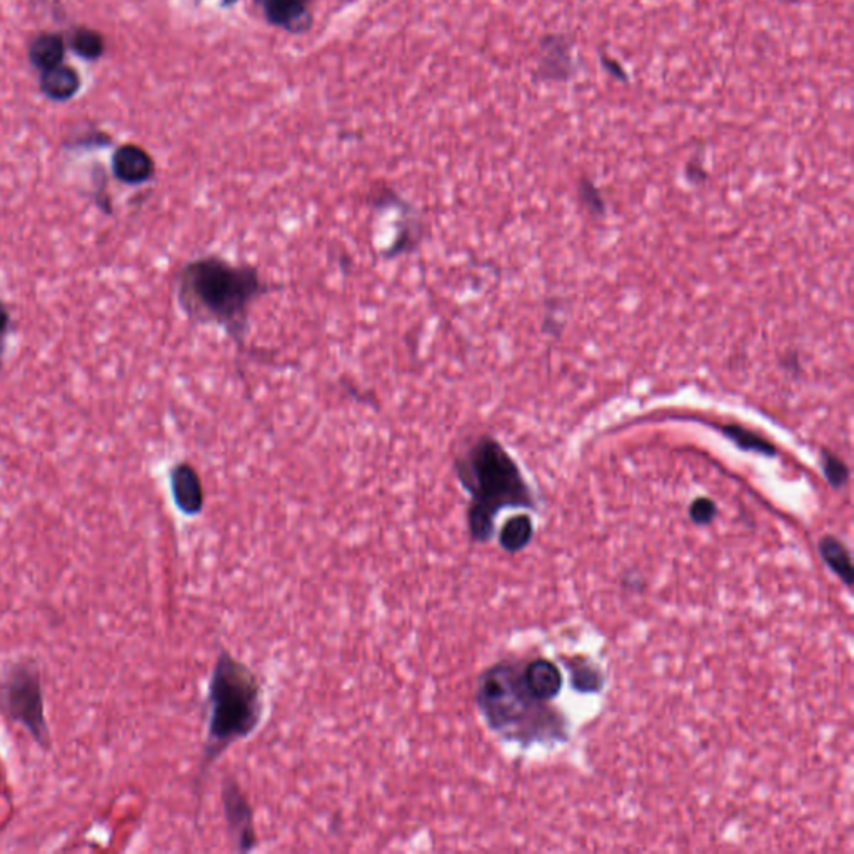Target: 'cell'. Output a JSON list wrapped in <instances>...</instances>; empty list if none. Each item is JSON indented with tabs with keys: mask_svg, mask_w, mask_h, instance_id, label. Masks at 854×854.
<instances>
[{
	"mask_svg": "<svg viewBox=\"0 0 854 854\" xmlns=\"http://www.w3.org/2000/svg\"><path fill=\"white\" fill-rule=\"evenodd\" d=\"M112 174L126 186H142L156 177V162L144 147L122 144L111 159Z\"/></svg>",
	"mask_w": 854,
	"mask_h": 854,
	"instance_id": "cell-8",
	"label": "cell"
},
{
	"mask_svg": "<svg viewBox=\"0 0 854 854\" xmlns=\"http://www.w3.org/2000/svg\"><path fill=\"white\" fill-rule=\"evenodd\" d=\"M723 433L726 438L731 439L739 449H744V451H756V453L764 454V456H769V458L776 454L773 444L768 443L766 439L759 438V436L751 433L748 429H744V427L736 426V424L723 426Z\"/></svg>",
	"mask_w": 854,
	"mask_h": 854,
	"instance_id": "cell-16",
	"label": "cell"
},
{
	"mask_svg": "<svg viewBox=\"0 0 854 854\" xmlns=\"http://www.w3.org/2000/svg\"><path fill=\"white\" fill-rule=\"evenodd\" d=\"M0 709L14 723L21 724L42 748L51 746L46 699L36 664L17 661L0 676Z\"/></svg>",
	"mask_w": 854,
	"mask_h": 854,
	"instance_id": "cell-5",
	"label": "cell"
},
{
	"mask_svg": "<svg viewBox=\"0 0 854 854\" xmlns=\"http://www.w3.org/2000/svg\"><path fill=\"white\" fill-rule=\"evenodd\" d=\"M66 36L56 31H41L34 34L27 44V59L36 71H51L66 64Z\"/></svg>",
	"mask_w": 854,
	"mask_h": 854,
	"instance_id": "cell-9",
	"label": "cell"
},
{
	"mask_svg": "<svg viewBox=\"0 0 854 854\" xmlns=\"http://www.w3.org/2000/svg\"><path fill=\"white\" fill-rule=\"evenodd\" d=\"M459 486L469 496L468 531L473 543H489L504 509H534L533 491L518 463L498 439L481 434L453 461Z\"/></svg>",
	"mask_w": 854,
	"mask_h": 854,
	"instance_id": "cell-2",
	"label": "cell"
},
{
	"mask_svg": "<svg viewBox=\"0 0 854 854\" xmlns=\"http://www.w3.org/2000/svg\"><path fill=\"white\" fill-rule=\"evenodd\" d=\"M169 488H171L172 503L179 513L187 518H194L204 511L206 506L204 484L192 464L182 461L172 466L169 471Z\"/></svg>",
	"mask_w": 854,
	"mask_h": 854,
	"instance_id": "cell-7",
	"label": "cell"
},
{
	"mask_svg": "<svg viewBox=\"0 0 854 854\" xmlns=\"http://www.w3.org/2000/svg\"><path fill=\"white\" fill-rule=\"evenodd\" d=\"M474 701L488 728L513 741L538 738L541 726V701L529 693L523 669L511 661L484 669L479 674Z\"/></svg>",
	"mask_w": 854,
	"mask_h": 854,
	"instance_id": "cell-4",
	"label": "cell"
},
{
	"mask_svg": "<svg viewBox=\"0 0 854 854\" xmlns=\"http://www.w3.org/2000/svg\"><path fill=\"white\" fill-rule=\"evenodd\" d=\"M11 324V312L7 309L4 301H0V366H2V356H4V347H6V336L9 329H11Z\"/></svg>",
	"mask_w": 854,
	"mask_h": 854,
	"instance_id": "cell-20",
	"label": "cell"
},
{
	"mask_svg": "<svg viewBox=\"0 0 854 854\" xmlns=\"http://www.w3.org/2000/svg\"><path fill=\"white\" fill-rule=\"evenodd\" d=\"M819 554L824 563L828 564L831 571L843 581L848 588L854 583V569L851 563V554L838 538L824 536L818 544Z\"/></svg>",
	"mask_w": 854,
	"mask_h": 854,
	"instance_id": "cell-14",
	"label": "cell"
},
{
	"mask_svg": "<svg viewBox=\"0 0 854 854\" xmlns=\"http://www.w3.org/2000/svg\"><path fill=\"white\" fill-rule=\"evenodd\" d=\"M207 731L199 778L234 746L259 731L267 713L266 691L249 664L227 649L217 654L206 696Z\"/></svg>",
	"mask_w": 854,
	"mask_h": 854,
	"instance_id": "cell-3",
	"label": "cell"
},
{
	"mask_svg": "<svg viewBox=\"0 0 854 854\" xmlns=\"http://www.w3.org/2000/svg\"><path fill=\"white\" fill-rule=\"evenodd\" d=\"M82 77L76 67L69 64L54 67L51 71L41 72L39 91L52 102H67L81 92Z\"/></svg>",
	"mask_w": 854,
	"mask_h": 854,
	"instance_id": "cell-12",
	"label": "cell"
},
{
	"mask_svg": "<svg viewBox=\"0 0 854 854\" xmlns=\"http://www.w3.org/2000/svg\"><path fill=\"white\" fill-rule=\"evenodd\" d=\"M279 287L246 262L219 254L197 256L182 264L174 277L177 304L197 326L219 327L237 351H247L252 307Z\"/></svg>",
	"mask_w": 854,
	"mask_h": 854,
	"instance_id": "cell-1",
	"label": "cell"
},
{
	"mask_svg": "<svg viewBox=\"0 0 854 854\" xmlns=\"http://www.w3.org/2000/svg\"><path fill=\"white\" fill-rule=\"evenodd\" d=\"M67 49L87 62H96L106 56L107 41L94 27L77 26L66 37Z\"/></svg>",
	"mask_w": 854,
	"mask_h": 854,
	"instance_id": "cell-13",
	"label": "cell"
},
{
	"mask_svg": "<svg viewBox=\"0 0 854 854\" xmlns=\"http://www.w3.org/2000/svg\"><path fill=\"white\" fill-rule=\"evenodd\" d=\"M823 471L824 476L828 479V483L833 488H841L848 481L849 471L846 468V464L841 459L833 456V454L826 453V451L823 453Z\"/></svg>",
	"mask_w": 854,
	"mask_h": 854,
	"instance_id": "cell-17",
	"label": "cell"
},
{
	"mask_svg": "<svg viewBox=\"0 0 854 854\" xmlns=\"http://www.w3.org/2000/svg\"><path fill=\"white\" fill-rule=\"evenodd\" d=\"M237 2H239V0H222V6H234V4H237Z\"/></svg>",
	"mask_w": 854,
	"mask_h": 854,
	"instance_id": "cell-22",
	"label": "cell"
},
{
	"mask_svg": "<svg viewBox=\"0 0 854 854\" xmlns=\"http://www.w3.org/2000/svg\"><path fill=\"white\" fill-rule=\"evenodd\" d=\"M523 679L531 696L541 703L556 698L563 688V676L556 664L548 659H536L529 663L523 669Z\"/></svg>",
	"mask_w": 854,
	"mask_h": 854,
	"instance_id": "cell-11",
	"label": "cell"
},
{
	"mask_svg": "<svg viewBox=\"0 0 854 854\" xmlns=\"http://www.w3.org/2000/svg\"><path fill=\"white\" fill-rule=\"evenodd\" d=\"M222 813L227 836L236 853H251L259 846L256 813L236 776H226L221 788Z\"/></svg>",
	"mask_w": 854,
	"mask_h": 854,
	"instance_id": "cell-6",
	"label": "cell"
},
{
	"mask_svg": "<svg viewBox=\"0 0 854 854\" xmlns=\"http://www.w3.org/2000/svg\"><path fill=\"white\" fill-rule=\"evenodd\" d=\"M264 9L267 21L272 26L282 27L286 31L301 34L312 24V16L307 11V0H257Z\"/></svg>",
	"mask_w": 854,
	"mask_h": 854,
	"instance_id": "cell-10",
	"label": "cell"
},
{
	"mask_svg": "<svg viewBox=\"0 0 854 854\" xmlns=\"http://www.w3.org/2000/svg\"><path fill=\"white\" fill-rule=\"evenodd\" d=\"M533 521L526 514H519L509 518L499 533V544L509 554H516L528 548L533 541Z\"/></svg>",
	"mask_w": 854,
	"mask_h": 854,
	"instance_id": "cell-15",
	"label": "cell"
},
{
	"mask_svg": "<svg viewBox=\"0 0 854 854\" xmlns=\"http://www.w3.org/2000/svg\"><path fill=\"white\" fill-rule=\"evenodd\" d=\"M718 516V508L714 501L708 498H698L689 508V518L698 526H706Z\"/></svg>",
	"mask_w": 854,
	"mask_h": 854,
	"instance_id": "cell-19",
	"label": "cell"
},
{
	"mask_svg": "<svg viewBox=\"0 0 854 854\" xmlns=\"http://www.w3.org/2000/svg\"><path fill=\"white\" fill-rule=\"evenodd\" d=\"M601 684V676L591 666H581L573 674V686L579 693H598Z\"/></svg>",
	"mask_w": 854,
	"mask_h": 854,
	"instance_id": "cell-18",
	"label": "cell"
},
{
	"mask_svg": "<svg viewBox=\"0 0 854 854\" xmlns=\"http://www.w3.org/2000/svg\"><path fill=\"white\" fill-rule=\"evenodd\" d=\"M583 197L588 202V206H591L594 201V206H596V211H603V201L599 199L598 192L594 191L591 184H584Z\"/></svg>",
	"mask_w": 854,
	"mask_h": 854,
	"instance_id": "cell-21",
	"label": "cell"
}]
</instances>
